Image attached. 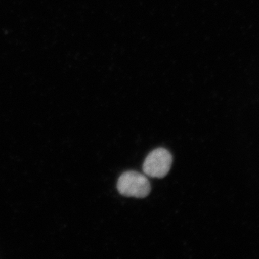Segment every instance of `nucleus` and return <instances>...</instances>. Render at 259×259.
Instances as JSON below:
<instances>
[{
	"label": "nucleus",
	"mask_w": 259,
	"mask_h": 259,
	"mask_svg": "<svg viewBox=\"0 0 259 259\" xmlns=\"http://www.w3.org/2000/svg\"><path fill=\"white\" fill-rule=\"evenodd\" d=\"M117 188L122 195L144 198L151 192V187L147 177L139 172H124L117 181Z\"/></svg>",
	"instance_id": "1"
},
{
	"label": "nucleus",
	"mask_w": 259,
	"mask_h": 259,
	"mask_svg": "<svg viewBox=\"0 0 259 259\" xmlns=\"http://www.w3.org/2000/svg\"><path fill=\"white\" fill-rule=\"evenodd\" d=\"M173 158L166 148L153 150L145 159L143 171L146 176L152 178H163L171 169Z\"/></svg>",
	"instance_id": "2"
}]
</instances>
